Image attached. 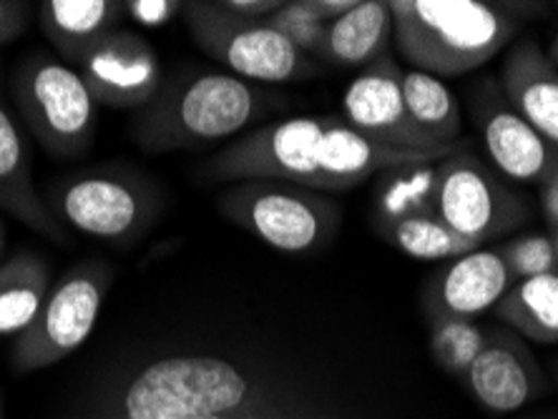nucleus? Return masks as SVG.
I'll use <instances>...</instances> for the list:
<instances>
[{
    "label": "nucleus",
    "instance_id": "f257e3e1",
    "mask_svg": "<svg viewBox=\"0 0 558 419\" xmlns=\"http://www.w3.org/2000/svg\"><path fill=\"white\" fill-rule=\"evenodd\" d=\"M442 159L440 153L377 144L342 116H294L250 131L219 149L202 169L219 181L275 178L312 192H350L380 171L428 167Z\"/></svg>",
    "mask_w": 558,
    "mask_h": 419
},
{
    "label": "nucleus",
    "instance_id": "f03ea898",
    "mask_svg": "<svg viewBox=\"0 0 558 419\" xmlns=\"http://www.w3.org/2000/svg\"><path fill=\"white\" fill-rule=\"evenodd\" d=\"M277 101L232 73L192 71L161 86L131 123V138L149 153L194 151L242 134Z\"/></svg>",
    "mask_w": 558,
    "mask_h": 419
},
{
    "label": "nucleus",
    "instance_id": "7ed1b4c3",
    "mask_svg": "<svg viewBox=\"0 0 558 419\" xmlns=\"http://www.w3.org/2000/svg\"><path fill=\"white\" fill-rule=\"evenodd\" d=\"M392 40L413 71L456 78L511 44L521 13L488 0H388Z\"/></svg>",
    "mask_w": 558,
    "mask_h": 419
},
{
    "label": "nucleus",
    "instance_id": "20e7f679",
    "mask_svg": "<svg viewBox=\"0 0 558 419\" xmlns=\"http://www.w3.org/2000/svg\"><path fill=\"white\" fill-rule=\"evenodd\" d=\"M11 94L36 141L56 159H76L94 144L98 101L84 76L48 53H31L15 65Z\"/></svg>",
    "mask_w": 558,
    "mask_h": 419
},
{
    "label": "nucleus",
    "instance_id": "39448f33",
    "mask_svg": "<svg viewBox=\"0 0 558 419\" xmlns=\"http://www.w3.org/2000/svg\"><path fill=\"white\" fill-rule=\"evenodd\" d=\"M250 394L240 367L217 357H169L136 374L124 397L126 419H209L234 415Z\"/></svg>",
    "mask_w": 558,
    "mask_h": 419
},
{
    "label": "nucleus",
    "instance_id": "423d86ee",
    "mask_svg": "<svg viewBox=\"0 0 558 419\" xmlns=\"http://www.w3.org/2000/svg\"><path fill=\"white\" fill-rule=\"evenodd\" d=\"M217 209L244 232L282 254H305L338 226V204L312 188L275 178L236 181L219 194Z\"/></svg>",
    "mask_w": 558,
    "mask_h": 419
},
{
    "label": "nucleus",
    "instance_id": "0eeeda50",
    "mask_svg": "<svg viewBox=\"0 0 558 419\" xmlns=\"http://www.w3.org/2000/svg\"><path fill=\"white\" fill-rule=\"evenodd\" d=\"M184 23L202 53L225 65L232 76L259 84H287L317 73V61L302 56L265 21H247L221 3H184Z\"/></svg>",
    "mask_w": 558,
    "mask_h": 419
},
{
    "label": "nucleus",
    "instance_id": "6e6552de",
    "mask_svg": "<svg viewBox=\"0 0 558 419\" xmlns=\"http://www.w3.org/2000/svg\"><path fill=\"white\" fill-rule=\"evenodd\" d=\"M111 279L109 264L96 259L81 261L65 271L59 284L51 286L33 324L15 336L11 349L15 372H38L73 355L92 336L111 289Z\"/></svg>",
    "mask_w": 558,
    "mask_h": 419
},
{
    "label": "nucleus",
    "instance_id": "1a4fd4ad",
    "mask_svg": "<svg viewBox=\"0 0 558 419\" xmlns=\"http://www.w3.org/2000/svg\"><path fill=\"white\" fill-rule=\"evenodd\" d=\"M433 169L435 213L465 239L483 246L531 219L529 201L475 153L458 149Z\"/></svg>",
    "mask_w": 558,
    "mask_h": 419
},
{
    "label": "nucleus",
    "instance_id": "9d476101",
    "mask_svg": "<svg viewBox=\"0 0 558 419\" xmlns=\"http://www.w3.org/2000/svg\"><path fill=\"white\" fill-rule=\"evenodd\" d=\"M48 209L78 234L124 242L151 217V196L117 171H84L48 188Z\"/></svg>",
    "mask_w": 558,
    "mask_h": 419
},
{
    "label": "nucleus",
    "instance_id": "9b49d317",
    "mask_svg": "<svg viewBox=\"0 0 558 419\" xmlns=\"http://www.w3.org/2000/svg\"><path fill=\"white\" fill-rule=\"evenodd\" d=\"M403 73L392 53H385L360 71L342 96V119L363 136L398 151L450 156L461 149V144L442 146L433 141L415 126L405 106Z\"/></svg>",
    "mask_w": 558,
    "mask_h": 419
},
{
    "label": "nucleus",
    "instance_id": "f8f14e48",
    "mask_svg": "<svg viewBox=\"0 0 558 419\" xmlns=\"http://www.w3.org/2000/svg\"><path fill=\"white\" fill-rule=\"evenodd\" d=\"M78 73L106 109L142 111L161 90V63L154 46L126 28L111 30L92 46L78 63Z\"/></svg>",
    "mask_w": 558,
    "mask_h": 419
},
{
    "label": "nucleus",
    "instance_id": "ddd939ff",
    "mask_svg": "<svg viewBox=\"0 0 558 419\" xmlns=\"http://www.w3.org/2000/svg\"><path fill=\"white\" fill-rule=\"evenodd\" d=\"M473 121L498 174L541 184L558 169V151L508 103L494 78L475 88Z\"/></svg>",
    "mask_w": 558,
    "mask_h": 419
},
{
    "label": "nucleus",
    "instance_id": "4468645a",
    "mask_svg": "<svg viewBox=\"0 0 558 419\" xmlns=\"http://www.w3.org/2000/svg\"><path fill=\"white\" fill-rule=\"evenodd\" d=\"M468 392L494 415H511L551 390L536 355L508 326H488V342L463 377Z\"/></svg>",
    "mask_w": 558,
    "mask_h": 419
},
{
    "label": "nucleus",
    "instance_id": "2eb2a0df",
    "mask_svg": "<svg viewBox=\"0 0 558 419\" xmlns=\"http://www.w3.org/2000/svg\"><path fill=\"white\" fill-rule=\"evenodd\" d=\"M515 279L500 249H475L458 257L433 279L425 292V311L438 319H473L496 309Z\"/></svg>",
    "mask_w": 558,
    "mask_h": 419
},
{
    "label": "nucleus",
    "instance_id": "dca6fc26",
    "mask_svg": "<svg viewBox=\"0 0 558 419\" xmlns=\"http://www.w3.org/2000/svg\"><path fill=\"white\" fill-rule=\"evenodd\" d=\"M500 88L531 128L558 151V69L536 40H521L508 51Z\"/></svg>",
    "mask_w": 558,
    "mask_h": 419
},
{
    "label": "nucleus",
    "instance_id": "f3484780",
    "mask_svg": "<svg viewBox=\"0 0 558 419\" xmlns=\"http://www.w3.org/2000/svg\"><path fill=\"white\" fill-rule=\"evenodd\" d=\"M0 209L11 213L56 244H71L61 221L53 217L48 204L38 196L31 174V153L19 123L0 98Z\"/></svg>",
    "mask_w": 558,
    "mask_h": 419
},
{
    "label": "nucleus",
    "instance_id": "a211bd4d",
    "mask_svg": "<svg viewBox=\"0 0 558 419\" xmlns=\"http://www.w3.org/2000/svg\"><path fill=\"white\" fill-rule=\"evenodd\" d=\"M124 0H40L38 19L65 63L78 65L104 36L121 28Z\"/></svg>",
    "mask_w": 558,
    "mask_h": 419
},
{
    "label": "nucleus",
    "instance_id": "6ab92c4d",
    "mask_svg": "<svg viewBox=\"0 0 558 419\" xmlns=\"http://www.w3.org/2000/svg\"><path fill=\"white\" fill-rule=\"evenodd\" d=\"M377 209H380V232L388 236L392 246H398L413 259H458L475 249H483L478 242L465 239V236L456 234L446 221H440L430 204L413 209L380 201Z\"/></svg>",
    "mask_w": 558,
    "mask_h": 419
},
{
    "label": "nucleus",
    "instance_id": "aec40b11",
    "mask_svg": "<svg viewBox=\"0 0 558 419\" xmlns=\"http://www.w3.org/2000/svg\"><path fill=\"white\" fill-rule=\"evenodd\" d=\"M392 40L388 0H360L350 13L330 23L325 61L338 69H367L383 59Z\"/></svg>",
    "mask_w": 558,
    "mask_h": 419
},
{
    "label": "nucleus",
    "instance_id": "412c9836",
    "mask_svg": "<svg viewBox=\"0 0 558 419\" xmlns=\"http://www.w3.org/2000/svg\"><path fill=\"white\" fill-rule=\"evenodd\" d=\"M51 292V269L40 254L23 249L0 261V336L28 330Z\"/></svg>",
    "mask_w": 558,
    "mask_h": 419
},
{
    "label": "nucleus",
    "instance_id": "4be33fe9",
    "mask_svg": "<svg viewBox=\"0 0 558 419\" xmlns=\"http://www.w3.org/2000/svg\"><path fill=\"white\" fill-rule=\"evenodd\" d=\"M496 317L523 340L558 344V274L515 282L496 304Z\"/></svg>",
    "mask_w": 558,
    "mask_h": 419
},
{
    "label": "nucleus",
    "instance_id": "5701e85b",
    "mask_svg": "<svg viewBox=\"0 0 558 419\" xmlns=\"http://www.w3.org/2000/svg\"><path fill=\"white\" fill-rule=\"evenodd\" d=\"M403 94L410 119L423 134L442 146H456L461 138V109L456 96L440 78L423 71L403 73Z\"/></svg>",
    "mask_w": 558,
    "mask_h": 419
},
{
    "label": "nucleus",
    "instance_id": "b1692460",
    "mask_svg": "<svg viewBox=\"0 0 558 419\" xmlns=\"http://www.w3.org/2000/svg\"><path fill=\"white\" fill-rule=\"evenodd\" d=\"M488 326L473 319H438L430 322V352L435 365L450 377H465L486 347Z\"/></svg>",
    "mask_w": 558,
    "mask_h": 419
},
{
    "label": "nucleus",
    "instance_id": "393cba45",
    "mask_svg": "<svg viewBox=\"0 0 558 419\" xmlns=\"http://www.w3.org/2000/svg\"><path fill=\"white\" fill-rule=\"evenodd\" d=\"M265 23L284 40H290L302 56H307L312 61H325L327 30H330V26L310 13L305 0H284L282 8L269 15Z\"/></svg>",
    "mask_w": 558,
    "mask_h": 419
},
{
    "label": "nucleus",
    "instance_id": "a878e982",
    "mask_svg": "<svg viewBox=\"0 0 558 419\" xmlns=\"http://www.w3.org/2000/svg\"><path fill=\"white\" fill-rule=\"evenodd\" d=\"M515 282L544 274H558V257L551 234L529 232L498 246Z\"/></svg>",
    "mask_w": 558,
    "mask_h": 419
},
{
    "label": "nucleus",
    "instance_id": "bb28decb",
    "mask_svg": "<svg viewBox=\"0 0 558 419\" xmlns=\"http://www.w3.org/2000/svg\"><path fill=\"white\" fill-rule=\"evenodd\" d=\"M182 11V0H126V15L142 28H163Z\"/></svg>",
    "mask_w": 558,
    "mask_h": 419
},
{
    "label": "nucleus",
    "instance_id": "cd10ccee",
    "mask_svg": "<svg viewBox=\"0 0 558 419\" xmlns=\"http://www.w3.org/2000/svg\"><path fill=\"white\" fill-rule=\"evenodd\" d=\"M31 23V3L23 0H0V46L23 36Z\"/></svg>",
    "mask_w": 558,
    "mask_h": 419
},
{
    "label": "nucleus",
    "instance_id": "c85d7f7f",
    "mask_svg": "<svg viewBox=\"0 0 558 419\" xmlns=\"http://www.w3.org/2000/svg\"><path fill=\"white\" fill-rule=\"evenodd\" d=\"M221 8L247 21H267L282 8L284 0H219Z\"/></svg>",
    "mask_w": 558,
    "mask_h": 419
},
{
    "label": "nucleus",
    "instance_id": "c756f323",
    "mask_svg": "<svg viewBox=\"0 0 558 419\" xmlns=\"http://www.w3.org/2000/svg\"><path fill=\"white\" fill-rule=\"evenodd\" d=\"M538 204L548 232H554V229H558V169L538 184Z\"/></svg>",
    "mask_w": 558,
    "mask_h": 419
},
{
    "label": "nucleus",
    "instance_id": "7c9ffc66",
    "mask_svg": "<svg viewBox=\"0 0 558 419\" xmlns=\"http://www.w3.org/2000/svg\"><path fill=\"white\" fill-rule=\"evenodd\" d=\"M360 0H305V5L310 8V13L315 15L317 21H323L330 26L338 19H342L344 13H350Z\"/></svg>",
    "mask_w": 558,
    "mask_h": 419
},
{
    "label": "nucleus",
    "instance_id": "2f4dec72",
    "mask_svg": "<svg viewBox=\"0 0 558 419\" xmlns=\"http://www.w3.org/2000/svg\"><path fill=\"white\" fill-rule=\"evenodd\" d=\"M546 56H548V61H551L556 69H558V33L554 36V40H551V46H548V51H546Z\"/></svg>",
    "mask_w": 558,
    "mask_h": 419
},
{
    "label": "nucleus",
    "instance_id": "473e14b6",
    "mask_svg": "<svg viewBox=\"0 0 558 419\" xmlns=\"http://www.w3.org/2000/svg\"><path fill=\"white\" fill-rule=\"evenodd\" d=\"M3 251H5V229L0 224V261H3Z\"/></svg>",
    "mask_w": 558,
    "mask_h": 419
},
{
    "label": "nucleus",
    "instance_id": "72a5a7b5",
    "mask_svg": "<svg viewBox=\"0 0 558 419\" xmlns=\"http://www.w3.org/2000/svg\"><path fill=\"white\" fill-rule=\"evenodd\" d=\"M548 234H551L554 246H556V257H558V229H554V232H548Z\"/></svg>",
    "mask_w": 558,
    "mask_h": 419
},
{
    "label": "nucleus",
    "instance_id": "f704fd0d",
    "mask_svg": "<svg viewBox=\"0 0 558 419\" xmlns=\"http://www.w3.org/2000/svg\"><path fill=\"white\" fill-rule=\"evenodd\" d=\"M209 419H232V415H221V417H209ZM242 419H259V417H242Z\"/></svg>",
    "mask_w": 558,
    "mask_h": 419
},
{
    "label": "nucleus",
    "instance_id": "c9c22d12",
    "mask_svg": "<svg viewBox=\"0 0 558 419\" xmlns=\"http://www.w3.org/2000/svg\"><path fill=\"white\" fill-rule=\"evenodd\" d=\"M0 419H5V409H3V399H0Z\"/></svg>",
    "mask_w": 558,
    "mask_h": 419
}]
</instances>
